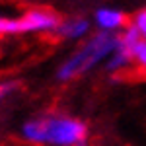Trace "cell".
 <instances>
[{"label":"cell","instance_id":"1","mask_svg":"<svg viewBox=\"0 0 146 146\" xmlns=\"http://www.w3.org/2000/svg\"><path fill=\"white\" fill-rule=\"evenodd\" d=\"M20 140L27 146H90V127L66 111H41L20 125Z\"/></svg>","mask_w":146,"mask_h":146},{"label":"cell","instance_id":"2","mask_svg":"<svg viewBox=\"0 0 146 146\" xmlns=\"http://www.w3.org/2000/svg\"><path fill=\"white\" fill-rule=\"evenodd\" d=\"M119 45V35L111 33H92L86 41H82L70 51L55 70V78L60 84H68L74 80L88 76L94 70H103L107 58Z\"/></svg>","mask_w":146,"mask_h":146},{"label":"cell","instance_id":"3","mask_svg":"<svg viewBox=\"0 0 146 146\" xmlns=\"http://www.w3.org/2000/svg\"><path fill=\"white\" fill-rule=\"evenodd\" d=\"M23 22V35H55L56 27L60 23V16L51 8H29L20 14Z\"/></svg>","mask_w":146,"mask_h":146},{"label":"cell","instance_id":"4","mask_svg":"<svg viewBox=\"0 0 146 146\" xmlns=\"http://www.w3.org/2000/svg\"><path fill=\"white\" fill-rule=\"evenodd\" d=\"M92 29H94V23H92V18H84V16H68V18H62L56 31L53 37H56L58 41H64V43H82L86 41L92 35Z\"/></svg>","mask_w":146,"mask_h":146},{"label":"cell","instance_id":"5","mask_svg":"<svg viewBox=\"0 0 146 146\" xmlns=\"http://www.w3.org/2000/svg\"><path fill=\"white\" fill-rule=\"evenodd\" d=\"M94 29L100 33H111V35H121L129 27V18L123 10L113 8V6H101L94 12L92 16Z\"/></svg>","mask_w":146,"mask_h":146},{"label":"cell","instance_id":"6","mask_svg":"<svg viewBox=\"0 0 146 146\" xmlns=\"http://www.w3.org/2000/svg\"><path fill=\"white\" fill-rule=\"evenodd\" d=\"M121 41H123V45L127 47L129 55H131L133 74L144 76L146 78V41L140 39L131 27H127L123 33H121Z\"/></svg>","mask_w":146,"mask_h":146},{"label":"cell","instance_id":"7","mask_svg":"<svg viewBox=\"0 0 146 146\" xmlns=\"http://www.w3.org/2000/svg\"><path fill=\"white\" fill-rule=\"evenodd\" d=\"M103 72L109 74L111 78H121L125 74H133V62H131V55L127 51V47L121 41V35H119V45L117 49L111 53V56L107 58Z\"/></svg>","mask_w":146,"mask_h":146},{"label":"cell","instance_id":"8","mask_svg":"<svg viewBox=\"0 0 146 146\" xmlns=\"http://www.w3.org/2000/svg\"><path fill=\"white\" fill-rule=\"evenodd\" d=\"M23 35V22L22 16H8L0 14V39L2 37H18Z\"/></svg>","mask_w":146,"mask_h":146},{"label":"cell","instance_id":"9","mask_svg":"<svg viewBox=\"0 0 146 146\" xmlns=\"http://www.w3.org/2000/svg\"><path fill=\"white\" fill-rule=\"evenodd\" d=\"M20 88H22V84H20V80H16V78H2L0 80V105L6 103L8 100H12L20 92Z\"/></svg>","mask_w":146,"mask_h":146},{"label":"cell","instance_id":"10","mask_svg":"<svg viewBox=\"0 0 146 146\" xmlns=\"http://www.w3.org/2000/svg\"><path fill=\"white\" fill-rule=\"evenodd\" d=\"M129 27H131L140 39L146 41V8L138 10L136 14H133V18H129Z\"/></svg>","mask_w":146,"mask_h":146}]
</instances>
